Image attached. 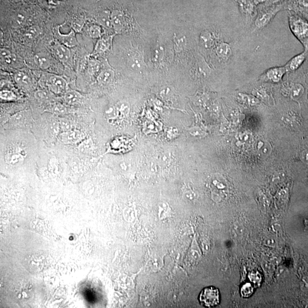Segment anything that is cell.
Masks as SVG:
<instances>
[{
    "instance_id": "obj_1",
    "label": "cell",
    "mask_w": 308,
    "mask_h": 308,
    "mask_svg": "<svg viewBox=\"0 0 308 308\" xmlns=\"http://www.w3.org/2000/svg\"><path fill=\"white\" fill-rule=\"evenodd\" d=\"M291 31L303 44L305 51L308 52V22L303 17L292 15L289 18Z\"/></svg>"
},
{
    "instance_id": "obj_2",
    "label": "cell",
    "mask_w": 308,
    "mask_h": 308,
    "mask_svg": "<svg viewBox=\"0 0 308 308\" xmlns=\"http://www.w3.org/2000/svg\"><path fill=\"white\" fill-rule=\"evenodd\" d=\"M200 303L203 306L208 308L217 306L220 302L219 290L215 287H205L199 296Z\"/></svg>"
},
{
    "instance_id": "obj_3",
    "label": "cell",
    "mask_w": 308,
    "mask_h": 308,
    "mask_svg": "<svg viewBox=\"0 0 308 308\" xmlns=\"http://www.w3.org/2000/svg\"><path fill=\"white\" fill-rule=\"evenodd\" d=\"M52 50L54 55L64 65H70L72 62V54L68 47L59 41L56 42L52 46Z\"/></svg>"
},
{
    "instance_id": "obj_4",
    "label": "cell",
    "mask_w": 308,
    "mask_h": 308,
    "mask_svg": "<svg viewBox=\"0 0 308 308\" xmlns=\"http://www.w3.org/2000/svg\"><path fill=\"white\" fill-rule=\"evenodd\" d=\"M286 72L287 71L285 66L272 67L267 70L262 77L264 81L277 83L282 81Z\"/></svg>"
},
{
    "instance_id": "obj_5",
    "label": "cell",
    "mask_w": 308,
    "mask_h": 308,
    "mask_svg": "<svg viewBox=\"0 0 308 308\" xmlns=\"http://www.w3.org/2000/svg\"><path fill=\"white\" fill-rule=\"evenodd\" d=\"M280 10V6H276L260 13L256 20V26L262 28L266 26Z\"/></svg>"
},
{
    "instance_id": "obj_6",
    "label": "cell",
    "mask_w": 308,
    "mask_h": 308,
    "mask_svg": "<svg viewBox=\"0 0 308 308\" xmlns=\"http://www.w3.org/2000/svg\"><path fill=\"white\" fill-rule=\"evenodd\" d=\"M55 33L59 42L62 43L63 45L68 47H74L78 45L75 33L73 30H71L70 33L67 35H63L60 32L59 27H57Z\"/></svg>"
},
{
    "instance_id": "obj_7",
    "label": "cell",
    "mask_w": 308,
    "mask_h": 308,
    "mask_svg": "<svg viewBox=\"0 0 308 308\" xmlns=\"http://www.w3.org/2000/svg\"><path fill=\"white\" fill-rule=\"evenodd\" d=\"M49 84L51 89L56 93H62L66 89L67 83L62 77L53 75L49 78Z\"/></svg>"
},
{
    "instance_id": "obj_8",
    "label": "cell",
    "mask_w": 308,
    "mask_h": 308,
    "mask_svg": "<svg viewBox=\"0 0 308 308\" xmlns=\"http://www.w3.org/2000/svg\"><path fill=\"white\" fill-rule=\"evenodd\" d=\"M308 52L304 51L303 53L294 57L285 66L287 72H294L303 65L307 59Z\"/></svg>"
},
{
    "instance_id": "obj_9",
    "label": "cell",
    "mask_w": 308,
    "mask_h": 308,
    "mask_svg": "<svg viewBox=\"0 0 308 308\" xmlns=\"http://www.w3.org/2000/svg\"><path fill=\"white\" fill-rule=\"evenodd\" d=\"M62 141L63 143L66 144H75L82 140L83 135L80 131L78 130H69L68 131L63 132L61 134Z\"/></svg>"
},
{
    "instance_id": "obj_10",
    "label": "cell",
    "mask_w": 308,
    "mask_h": 308,
    "mask_svg": "<svg viewBox=\"0 0 308 308\" xmlns=\"http://www.w3.org/2000/svg\"><path fill=\"white\" fill-rule=\"evenodd\" d=\"M111 22L115 30L118 32L123 30L125 26V19L123 13L116 11L113 13Z\"/></svg>"
},
{
    "instance_id": "obj_11",
    "label": "cell",
    "mask_w": 308,
    "mask_h": 308,
    "mask_svg": "<svg viewBox=\"0 0 308 308\" xmlns=\"http://www.w3.org/2000/svg\"><path fill=\"white\" fill-rule=\"evenodd\" d=\"M15 80L17 83L20 86L28 89L32 85V80L26 73L23 72L16 73L15 75Z\"/></svg>"
},
{
    "instance_id": "obj_12",
    "label": "cell",
    "mask_w": 308,
    "mask_h": 308,
    "mask_svg": "<svg viewBox=\"0 0 308 308\" xmlns=\"http://www.w3.org/2000/svg\"><path fill=\"white\" fill-rule=\"evenodd\" d=\"M128 65L131 69L141 71L144 68V63L143 59L140 55H131L128 60Z\"/></svg>"
},
{
    "instance_id": "obj_13",
    "label": "cell",
    "mask_w": 308,
    "mask_h": 308,
    "mask_svg": "<svg viewBox=\"0 0 308 308\" xmlns=\"http://www.w3.org/2000/svg\"><path fill=\"white\" fill-rule=\"evenodd\" d=\"M114 76L115 74L112 69H104L98 76V81L101 84H106L112 82Z\"/></svg>"
},
{
    "instance_id": "obj_14",
    "label": "cell",
    "mask_w": 308,
    "mask_h": 308,
    "mask_svg": "<svg viewBox=\"0 0 308 308\" xmlns=\"http://www.w3.org/2000/svg\"><path fill=\"white\" fill-rule=\"evenodd\" d=\"M216 54L223 59H226L231 55V50L227 43H222L216 47Z\"/></svg>"
},
{
    "instance_id": "obj_15",
    "label": "cell",
    "mask_w": 308,
    "mask_h": 308,
    "mask_svg": "<svg viewBox=\"0 0 308 308\" xmlns=\"http://www.w3.org/2000/svg\"><path fill=\"white\" fill-rule=\"evenodd\" d=\"M6 161L9 164L13 165H18L22 163L23 157L21 152H13L6 157Z\"/></svg>"
},
{
    "instance_id": "obj_16",
    "label": "cell",
    "mask_w": 308,
    "mask_h": 308,
    "mask_svg": "<svg viewBox=\"0 0 308 308\" xmlns=\"http://www.w3.org/2000/svg\"><path fill=\"white\" fill-rule=\"evenodd\" d=\"M81 94L76 91H67L64 96L66 103L70 104H76L80 101Z\"/></svg>"
},
{
    "instance_id": "obj_17",
    "label": "cell",
    "mask_w": 308,
    "mask_h": 308,
    "mask_svg": "<svg viewBox=\"0 0 308 308\" xmlns=\"http://www.w3.org/2000/svg\"><path fill=\"white\" fill-rule=\"evenodd\" d=\"M36 62L42 69H48L51 65V62L48 56L45 54H39L36 57Z\"/></svg>"
},
{
    "instance_id": "obj_18",
    "label": "cell",
    "mask_w": 308,
    "mask_h": 308,
    "mask_svg": "<svg viewBox=\"0 0 308 308\" xmlns=\"http://www.w3.org/2000/svg\"><path fill=\"white\" fill-rule=\"evenodd\" d=\"M238 2L243 12L246 14H252L254 10V4L251 0H240Z\"/></svg>"
},
{
    "instance_id": "obj_19",
    "label": "cell",
    "mask_w": 308,
    "mask_h": 308,
    "mask_svg": "<svg viewBox=\"0 0 308 308\" xmlns=\"http://www.w3.org/2000/svg\"><path fill=\"white\" fill-rule=\"evenodd\" d=\"M110 45L109 39H101L97 43L96 47H95L94 53H101L106 51Z\"/></svg>"
},
{
    "instance_id": "obj_20",
    "label": "cell",
    "mask_w": 308,
    "mask_h": 308,
    "mask_svg": "<svg viewBox=\"0 0 308 308\" xmlns=\"http://www.w3.org/2000/svg\"><path fill=\"white\" fill-rule=\"evenodd\" d=\"M238 99L241 101L242 103L249 104V105H254V104L259 103L258 100L256 98L246 94H239Z\"/></svg>"
},
{
    "instance_id": "obj_21",
    "label": "cell",
    "mask_w": 308,
    "mask_h": 308,
    "mask_svg": "<svg viewBox=\"0 0 308 308\" xmlns=\"http://www.w3.org/2000/svg\"><path fill=\"white\" fill-rule=\"evenodd\" d=\"M164 55V47L158 45L155 47L154 52L153 53V59L155 62H160L163 60Z\"/></svg>"
},
{
    "instance_id": "obj_22",
    "label": "cell",
    "mask_w": 308,
    "mask_h": 308,
    "mask_svg": "<svg viewBox=\"0 0 308 308\" xmlns=\"http://www.w3.org/2000/svg\"><path fill=\"white\" fill-rule=\"evenodd\" d=\"M39 30L35 26L30 27L27 29L25 33V38L28 40H32L36 38L39 35Z\"/></svg>"
},
{
    "instance_id": "obj_23",
    "label": "cell",
    "mask_w": 308,
    "mask_h": 308,
    "mask_svg": "<svg viewBox=\"0 0 308 308\" xmlns=\"http://www.w3.org/2000/svg\"><path fill=\"white\" fill-rule=\"evenodd\" d=\"M201 40L205 47H210L214 42V39L210 33L205 32L202 34Z\"/></svg>"
},
{
    "instance_id": "obj_24",
    "label": "cell",
    "mask_w": 308,
    "mask_h": 308,
    "mask_svg": "<svg viewBox=\"0 0 308 308\" xmlns=\"http://www.w3.org/2000/svg\"><path fill=\"white\" fill-rule=\"evenodd\" d=\"M89 34L94 39L100 38L101 35V29L99 26L94 25L90 26Z\"/></svg>"
},
{
    "instance_id": "obj_25",
    "label": "cell",
    "mask_w": 308,
    "mask_h": 308,
    "mask_svg": "<svg viewBox=\"0 0 308 308\" xmlns=\"http://www.w3.org/2000/svg\"><path fill=\"white\" fill-rule=\"evenodd\" d=\"M175 49L177 50H182L186 46V39L185 37H175L174 40Z\"/></svg>"
},
{
    "instance_id": "obj_26",
    "label": "cell",
    "mask_w": 308,
    "mask_h": 308,
    "mask_svg": "<svg viewBox=\"0 0 308 308\" xmlns=\"http://www.w3.org/2000/svg\"><path fill=\"white\" fill-rule=\"evenodd\" d=\"M253 292V288L249 283L245 284L242 287L241 294L244 297H248L252 295Z\"/></svg>"
},
{
    "instance_id": "obj_27",
    "label": "cell",
    "mask_w": 308,
    "mask_h": 308,
    "mask_svg": "<svg viewBox=\"0 0 308 308\" xmlns=\"http://www.w3.org/2000/svg\"><path fill=\"white\" fill-rule=\"evenodd\" d=\"M295 4L300 11L308 13V0H295Z\"/></svg>"
},
{
    "instance_id": "obj_28",
    "label": "cell",
    "mask_w": 308,
    "mask_h": 308,
    "mask_svg": "<svg viewBox=\"0 0 308 308\" xmlns=\"http://www.w3.org/2000/svg\"><path fill=\"white\" fill-rule=\"evenodd\" d=\"M93 148L92 141L87 140L82 142L80 146V150L83 152H89Z\"/></svg>"
},
{
    "instance_id": "obj_29",
    "label": "cell",
    "mask_w": 308,
    "mask_h": 308,
    "mask_svg": "<svg viewBox=\"0 0 308 308\" xmlns=\"http://www.w3.org/2000/svg\"><path fill=\"white\" fill-rule=\"evenodd\" d=\"M0 96L2 100L6 101H12L16 99V96L14 93L9 90H2Z\"/></svg>"
},
{
    "instance_id": "obj_30",
    "label": "cell",
    "mask_w": 308,
    "mask_h": 308,
    "mask_svg": "<svg viewBox=\"0 0 308 308\" xmlns=\"http://www.w3.org/2000/svg\"><path fill=\"white\" fill-rule=\"evenodd\" d=\"M304 91V88L299 84H294L292 89V96L293 98H297L302 94Z\"/></svg>"
},
{
    "instance_id": "obj_31",
    "label": "cell",
    "mask_w": 308,
    "mask_h": 308,
    "mask_svg": "<svg viewBox=\"0 0 308 308\" xmlns=\"http://www.w3.org/2000/svg\"><path fill=\"white\" fill-rule=\"evenodd\" d=\"M118 109L114 106H110L107 108L105 111V114L107 118L109 119H114L117 116Z\"/></svg>"
},
{
    "instance_id": "obj_32",
    "label": "cell",
    "mask_w": 308,
    "mask_h": 308,
    "mask_svg": "<svg viewBox=\"0 0 308 308\" xmlns=\"http://www.w3.org/2000/svg\"><path fill=\"white\" fill-rule=\"evenodd\" d=\"M98 20L101 24L106 28H110L111 26L112 25V22L110 21L109 16L107 15H101Z\"/></svg>"
},
{
    "instance_id": "obj_33",
    "label": "cell",
    "mask_w": 308,
    "mask_h": 308,
    "mask_svg": "<svg viewBox=\"0 0 308 308\" xmlns=\"http://www.w3.org/2000/svg\"><path fill=\"white\" fill-rule=\"evenodd\" d=\"M54 112L57 114H63L66 112V109L62 104H57L53 107Z\"/></svg>"
},
{
    "instance_id": "obj_34",
    "label": "cell",
    "mask_w": 308,
    "mask_h": 308,
    "mask_svg": "<svg viewBox=\"0 0 308 308\" xmlns=\"http://www.w3.org/2000/svg\"><path fill=\"white\" fill-rule=\"evenodd\" d=\"M71 126L72 125H71L69 121L62 120L60 122V127L64 132L71 130V128H72Z\"/></svg>"
},
{
    "instance_id": "obj_35",
    "label": "cell",
    "mask_w": 308,
    "mask_h": 308,
    "mask_svg": "<svg viewBox=\"0 0 308 308\" xmlns=\"http://www.w3.org/2000/svg\"><path fill=\"white\" fill-rule=\"evenodd\" d=\"M35 96L39 100H46L49 98V94L45 91L39 90L35 93Z\"/></svg>"
},
{
    "instance_id": "obj_36",
    "label": "cell",
    "mask_w": 308,
    "mask_h": 308,
    "mask_svg": "<svg viewBox=\"0 0 308 308\" xmlns=\"http://www.w3.org/2000/svg\"><path fill=\"white\" fill-rule=\"evenodd\" d=\"M90 71L91 72H96L97 70L98 69V67H99V65L96 62H91L90 64Z\"/></svg>"
}]
</instances>
